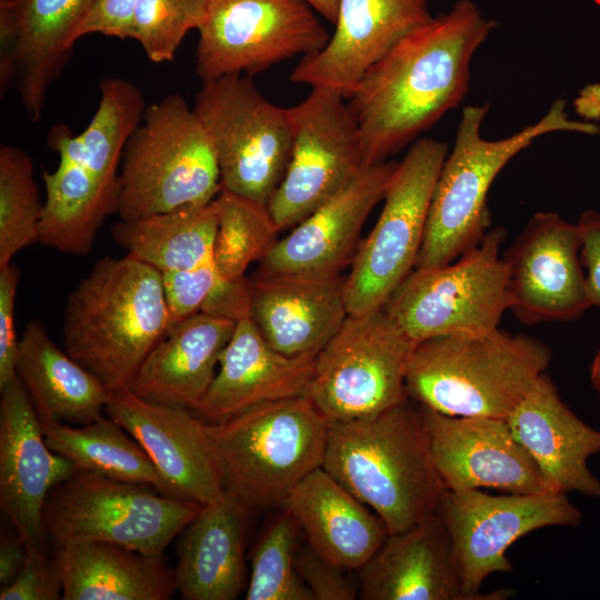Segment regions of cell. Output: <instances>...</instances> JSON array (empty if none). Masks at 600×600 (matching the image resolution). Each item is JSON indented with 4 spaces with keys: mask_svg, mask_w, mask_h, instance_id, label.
<instances>
[{
    "mask_svg": "<svg viewBox=\"0 0 600 600\" xmlns=\"http://www.w3.org/2000/svg\"><path fill=\"white\" fill-rule=\"evenodd\" d=\"M497 23L471 0L401 39L348 99L366 166L387 161L464 99L470 63Z\"/></svg>",
    "mask_w": 600,
    "mask_h": 600,
    "instance_id": "cell-1",
    "label": "cell"
},
{
    "mask_svg": "<svg viewBox=\"0 0 600 600\" xmlns=\"http://www.w3.org/2000/svg\"><path fill=\"white\" fill-rule=\"evenodd\" d=\"M99 89L98 108L83 131L73 136L57 126L48 134L59 162L42 174L38 243L76 257L90 253L102 223L117 213L123 149L147 107L127 79L104 78Z\"/></svg>",
    "mask_w": 600,
    "mask_h": 600,
    "instance_id": "cell-2",
    "label": "cell"
},
{
    "mask_svg": "<svg viewBox=\"0 0 600 600\" xmlns=\"http://www.w3.org/2000/svg\"><path fill=\"white\" fill-rule=\"evenodd\" d=\"M322 468L397 533L438 512L446 487L434 466L420 404L406 402L328 422Z\"/></svg>",
    "mask_w": 600,
    "mask_h": 600,
    "instance_id": "cell-3",
    "label": "cell"
},
{
    "mask_svg": "<svg viewBox=\"0 0 600 600\" xmlns=\"http://www.w3.org/2000/svg\"><path fill=\"white\" fill-rule=\"evenodd\" d=\"M171 327L162 276L133 259L104 257L69 293L64 350L109 390L131 388Z\"/></svg>",
    "mask_w": 600,
    "mask_h": 600,
    "instance_id": "cell-4",
    "label": "cell"
},
{
    "mask_svg": "<svg viewBox=\"0 0 600 600\" xmlns=\"http://www.w3.org/2000/svg\"><path fill=\"white\" fill-rule=\"evenodd\" d=\"M550 360L542 341L499 328L436 337L414 346L406 390L442 414L507 420Z\"/></svg>",
    "mask_w": 600,
    "mask_h": 600,
    "instance_id": "cell-5",
    "label": "cell"
},
{
    "mask_svg": "<svg viewBox=\"0 0 600 600\" xmlns=\"http://www.w3.org/2000/svg\"><path fill=\"white\" fill-rule=\"evenodd\" d=\"M203 428L224 493L249 511L283 506L322 467L328 421L309 397L260 403Z\"/></svg>",
    "mask_w": 600,
    "mask_h": 600,
    "instance_id": "cell-6",
    "label": "cell"
},
{
    "mask_svg": "<svg viewBox=\"0 0 600 600\" xmlns=\"http://www.w3.org/2000/svg\"><path fill=\"white\" fill-rule=\"evenodd\" d=\"M489 103L463 108L452 151L436 181L416 269L448 264L474 248L491 229L489 189L508 162L539 137L554 131L594 134L600 128L570 120L566 101L556 100L536 123L514 134L486 140L481 124Z\"/></svg>",
    "mask_w": 600,
    "mask_h": 600,
    "instance_id": "cell-7",
    "label": "cell"
},
{
    "mask_svg": "<svg viewBox=\"0 0 600 600\" xmlns=\"http://www.w3.org/2000/svg\"><path fill=\"white\" fill-rule=\"evenodd\" d=\"M220 191L213 144L186 99L171 93L147 106L123 149L120 220L206 206Z\"/></svg>",
    "mask_w": 600,
    "mask_h": 600,
    "instance_id": "cell-8",
    "label": "cell"
},
{
    "mask_svg": "<svg viewBox=\"0 0 600 600\" xmlns=\"http://www.w3.org/2000/svg\"><path fill=\"white\" fill-rule=\"evenodd\" d=\"M202 506L164 496L148 484L76 469L50 490L43 521L54 547L103 541L162 556Z\"/></svg>",
    "mask_w": 600,
    "mask_h": 600,
    "instance_id": "cell-9",
    "label": "cell"
},
{
    "mask_svg": "<svg viewBox=\"0 0 600 600\" xmlns=\"http://www.w3.org/2000/svg\"><path fill=\"white\" fill-rule=\"evenodd\" d=\"M504 237L503 228H492L454 261L414 269L383 308L416 343L499 328L511 306L508 268L500 253Z\"/></svg>",
    "mask_w": 600,
    "mask_h": 600,
    "instance_id": "cell-10",
    "label": "cell"
},
{
    "mask_svg": "<svg viewBox=\"0 0 600 600\" xmlns=\"http://www.w3.org/2000/svg\"><path fill=\"white\" fill-rule=\"evenodd\" d=\"M448 144L413 141L390 180L381 213L360 243L343 282L349 314L384 307L393 291L416 269L429 206Z\"/></svg>",
    "mask_w": 600,
    "mask_h": 600,
    "instance_id": "cell-11",
    "label": "cell"
},
{
    "mask_svg": "<svg viewBox=\"0 0 600 600\" xmlns=\"http://www.w3.org/2000/svg\"><path fill=\"white\" fill-rule=\"evenodd\" d=\"M417 343L382 307L348 314L316 357L308 397L328 422L372 416L406 402Z\"/></svg>",
    "mask_w": 600,
    "mask_h": 600,
    "instance_id": "cell-12",
    "label": "cell"
},
{
    "mask_svg": "<svg viewBox=\"0 0 600 600\" xmlns=\"http://www.w3.org/2000/svg\"><path fill=\"white\" fill-rule=\"evenodd\" d=\"M194 112L217 154L221 189L268 204L292 149L287 108L269 101L252 77L203 82Z\"/></svg>",
    "mask_w": 600,
    "mask_h": 600,
    "instance_id": "cell-13",
    "label": "cell"
},
{
    "mask_svg": "<svg viewBox=\"0 0 600 600\" xmlns=\"http://www.w3.org/2000/svg\"><path fill=\"white\" fill-rule=\"evenodd\" d=\"M346 100L334 90L314 87L287 108L291 156L267 204L279 232L304 220L366 167L359 124Z\"/></svg>",
    "mask_w": 600,
    "mask_h": 600,
    "instance_id": "cell-14",
    "label": "cell"
},
{
    "mask_svg": "<svg viewBox=\"0 0 600 600\" xmlns=\"http://www.w3.org/2000/svg\"><path fill=\"white\" fill-rule=\"evenodd\" d=\"M316 12L307 0H206L198 77L202 83L231 74L252 77L319 52L331 36Z\"/></svg>",
    "mask_w": 600,
    "mask_h": 600,
    "instance_id": "cell-15",
    "label": "cell"
},
{
    "mask_svg": "<svg viewBox=\"0 0 600 600\" xmlns=\"http://www.w3.org/2000/svg\"><path fill=\"white\" fill-rule=\"evenodd\" d=\"M450 537L462 590L469 600H504L509 590L481 593L484 579L510 572L508 548L544 527L578 526L579 509L564 492L492 496L481 489L446 490L438 509Z\"/></svg>",
    "mask_w": 600,
    "mask_h": 600,
    "instance_id": "cell-16",
    "label": "cell"
},
{
    "mask_svg": "<svg viewBox=\"0 0 600 600\" xmlns=\"http://www.w3.org/2000/svg\"><path fill=\"white\" fill-rule=\"evenodd\" d=\"M580 251L578 223L554 212H537L528 220L502 254L510 310L519 321H566L592 307Z\"/></svg>",
    "mask_w": 600,
    "mask_h": 600,
    "instance_id": "cell-17",
    "label": "cell"
},
{
    "mask_svg": "<svg viewBox=\"0 0 600 600\" xmlns=\"http://www.w3.org/2000/svg\"><path fill=\"white\" fill-rule=\"evenodd\" d=\"M420 408L432 459L447 490L492 488L518 494L552 491L507 420L454 417Z\"/></svg>",
    "mask_w": 600,
    "mask_h": 600,
    "instance_id": "cell-18",
    "label": "cell"
},
{
    "mask_svg": "<svg viewBox=\"0 0 600 600\" xmlns=\"http://www.w3.org/2000/svg\"><path fill=\"white\" fill-rule=\"evenodd\" d=\"M394 161L366 166L339 193L279 239L259 261L258 278H331L352 260L362 227L383 200Z\"/></svg>",
    "mask_w": 600,
    "mask_h": 600,
    "instance_id": "cell-19",
    "label": "cell"
},
{
    "mask_svg": "<svg viewBox=\"0 0 600 600\" xmlns=\"http://www.w3.org/2000/svg\"><path fill=\"white\" fill-rule=\"evenodd\" d=\"M0 391V509L28 551L47 549L46 500L76 468L47 444L18 376Z\"/></svg>",
    "mask_w": 600,
    "mask_h": 600,
    "instance_id": "cell-20",
    "label": "cell"
},
{
    "mask_svg": "<svg viewBox=\"0 0 600 600\" xmlns=\"http://www.w3.org/2000/svg\"><path fill=\"white\" fill-rule=\"evenodd\" d=\"M432 18L428 0H339L327 46L301 58L290 80L349 99L371 66Z\"/></svg>",
    "mask_w": 600,
    "mask_h": 600,
    "instance_id": "cell-21",
    "label": "cell"
},
{
    "mask_svg": "<svg viewBox=\"0 0 600 600\" xmlns=\"http://www.w3.org/2000/svg\"><path fill=\"white\" fill-rule=\"evenodd\" d=\"M104 411L138 441L181 499L204 506L224 496L203 421L189 409L123 388L109 390Z\"/></svg>",
    "mask_w": 600,
    "mask_h": 600,
    "instance_id": "cell-22",
    "label": "cell"
},
{
    "mask_svg": "<svg viewBox=\"0 0 600 600\" xmlns=\"http://www.w3.org/2000/svg\"><path fill=\"white\" fill-rule=\"evenodd\" d=\"M314 364L316 357H288L274 350L246 317L237 321L218 371L193 411L213 423L260 403L308 397Z\"/></svg>",
    "mask_w": 600,
    "mask_h": 600,
    "instance_id": "cell-23",
    "label": "cell"
},
{
    "mask_svg": "<svg viewBox=\"0 0 600 600\" xmlns=\"http://www.w3.org/2000/svg\"><path fill=\"white\" fill-rule=\"evenodd\" d=\"M552 491L600 497V481L588 468L600 452V431L580 420L561 400L544 372L507 418Z\"/></svg>",
    "mask_w": 600,
    "mask_h": 600,
    "instance_id": "cell-24",
    "label": "cell"
},
{
    "mask_svg": "<svg viewBox=\"0 0 600 600\" xmlns=\"http://www.w3.org/2000/svg\"><path fill=\"white\" fill-rule=\"evenodd\" d=\"M250 281L249 319L284 356L317 357L349 314L340 276Z\"/></svg>",
    "mask_w": 600,
    "mask_h": 600,
    "instance_id": "cell-25",
    "label": "cell"
},
{
    "mask_svg": "<svg viewBox=\"0 0 600 600\" xmlns=\"http://www.w3.org/2000/svg\"><path fill=\"white\" fill-rule=\"evenodd\" d=\"M358 573L362 600H469L438 512L389 533Z\"/></svg>",
    "mask_w": 600,
    "mask_h": 600,
    "instance_id": "cell-26",
    "label": "cell"
},
{
    "mask_svg": "<svg viewBox=\"0 0 600 600\" xmlns=\"http://www.w3.org/2000/svg\"><path fill=\"white\" fill-rule=\"evenodd\" d=\"M282 507L314 552L349 571H358L389 536L382 519L322 467L303 478Z\"/></svg>",
    "mask_w": 600,
    "mask_h": 600,
    "instance_id": "cell-27",
    "label": "cell"
},
{
    "mask_svg": "<svg viewBox=\"0 0 600 600\" xmlns=\"http://www.w3.org/2000/svg\"><path fill=\"white\" fill-rule=\"evenodd\" d=\"M236 323L197 312L172 324L143 361L130 389L144 400L193 410L217 373Z\"/></svg>",
    "mask_w": 600,
    "mask_h": 600,
    "instance_id": "cell-28",
    "label": "cell"
},
{
    "mask_svg": "<svg viewBox=\"0 0 600 600\" xmlns=\"http://www.w3.org/2000/svg\"><path fill=\"white\" fill-rule=\"evenodd\" d=\"M250 511L231 496L202 506L183 529L174 569L186 600H234L247 580L244 539Z\"/></svg>",
    "mask_w": 600,
    "mask_h": 600,
    "instance_id": "cell-29",
    "label": "cell"
},
{
    "mask_svg": "<svg viewBox=\"0 0 600 600\" xmlns=\"http://www.w3.org/2000/svg\"><path fill=\"white\" fill-rule=\"evenodd\" d=\"M63 600H168L174 569L152 556L103 541L54 547Z\"/></svg>",
    "mask_w": 600,
    "mask_h": 600,
    "instance_id": "cell-30",
    "label": "cell"
},
{
    "mask_svg": "<svg viewBox=\"0 0 600 600\" xmlns=\"http://www.w3.org/2000/svg\"><path fill=\"white\" fill-rule=\"evenodd\" d=\"M17 376L41 424H87L103 417L109 389L61 350L38 319L26 324L19 340Z\"/></svg>",
    "mask_w": 600,
    "mask_h": 600,
    "instance_id": "cell-31",
    "label": "cell"
},
{
    "mask_svg": "<svg viewBox=\"0 0 600 600\" xmlns=\"http://www.w3.org/2000/svg\"><path fill=\"white\" fill-rule=\"evenodd\" d=\"M94 0H0L18 30L16 88L32 122L41 119L50 87L74 47V33Z\"/></svg>",
    "mask_w": 600,
    "mask_h": 600,
    "instance_id": "cell-32",
    "label": "cell"
},
{
    "mask_svg": "<svg viewBox=\"0 0 600 600\" xmlns=\"http://www.w3.org/2000/svg\"><path fill=\"white\" fill-rule=\"evenodd\" d=\"M217 217L212 202L134 220L112 228L127 256L160 272L187 270L213 261Z\"/></svg>",
    "mask_w": 600,
    "mask_h": 600,
    "instance_id": "cell-33",
    "label": "cell"
},
{
    "mask_svg": "<svg viewBox=\"0 0 600 600\" xmlns=\"http://www.w3.org/2000/svg\"><path fill=\"white\" fill-rule=\"evenodd\" d=\"M41 426L50 449L76 469L148 484L164 496L181 499L138 441L112 418L101 417L78 428L61 422Z\"/></svg>",
    "mask_w": 600,
    "mask_h": 600,
    "instance_id": "cell-34",
    "label": "cell"
},
{
    "mask_svg": "<svg viewBox=\"0 0 600 600\" xmlns=\"http://www.w3.org/2000/svg\"><path fill=\"white\" fill-rule=\"evenodd\" d=\"M212 206L217 217L216 270L223 281H243L249 266L277 243L279 230L266 203L221 189Z\"/></svg>",
    "mask_w": 600,
    "mask_h": 600,
    "instance_id": "cell-35",
    "label": "cell"
},
{
    "mask_svg": "<svg viewBox=\"0 0 600 600\" xmlns=\"http://www.w3.org/2000/svg\"><path fill=\"white\" fill-rule=\"evenodd\" d=\"M43 202L31 157L22 149L0 147V269L22 249L38 242Z\"/></svg>",
    "mask_w": 600,
    "mask_h": 600,
    "instance_id": "cell-36",
    "label": "cell"
},
{
    "mask_svg": "<svg viewBox=\"0 0 600 600\" xmlns=\"http://www.w3.org/2000/svg\"><path fill=\"white\" fill-rule=\"evenodd\" d=\"M298 526L284 509L257 543L247 600H313L296 569Z\"/></svg>",
    "mask_w": 600,
    "mask_h": 600,
    "instance_id": "cell-37",
    "label": "cell"
},
{
    "mask_svg": "<svg viewBox=\"0 0 600 600\" xmlns=\"http://www.w3.org/2000/svg\"><path fill=\"white\" fill-rule=\"evenodd\" d=\"M206 17V0H138L133 39L149 60L169 62L192 29H199Z\"/></svg>",
    "mask_w": 600,
    "mask_h": 600,
    "instance_id": "cell-38",
    "label": "cell"
},
{
    "mask_svg": "<svg viewBox=\"0 0 600 600\" xmlns=\"http://www.w3.org/2000/svg\"><path fill=\"white\" fill-rule=\"evenodd\" d=\"M161 276L171 326L200 312L220 281L213 261Z\"/></svg>",
    "mask_w": 600,
    "mask_h": 600,
    "instance_id": "cell-39",
    "label": "cell"
},
{
    "mask_svg": "<svg viewBox=\"0 0 600 600\" xmlns=\"http://www.w3.org/2000/svg\"><path fill=\"white\" fill-rule=\"evenodd\" d=\"M296 569L313 600H354L359 581L346 570L314 552L309 546L296 553Z\"/></svg>",
    "mask_w": 600,
    "mask_h": 600,
    "instance_id": "cell-40",
    "label": "cell"
},
{
    "mask_svg": "<svg viewBox=\"0 0 600 600\" xmlns=\"http://www.w3.org/2000/svg\"><path fill=\"white\" fill-rule=\"evenodd\" d=\"M58 599H62V582L54 556L47 549L29 551L18 577L0 590V600Z\"/></svg>",
    "mask_w": 600,
    "mask_h": 600,
    "instance_id": "cell-41",
    "label": "cell"
},
{
    "mask_svg": "<svg viewBox=\"0 0 600 600\" xmlns=\"http://www.w3.org/2000/svg\"><path fill=\"white\" fill-rule=\"evenodd\" d=\"M21 277L13 262L0 269V390L17 377L19 340L16 331V297Z\"/></svg>",
    "mask_w": 600,
    "mask_h": 600,
    "instance_id": "cell-42",
    "label": "cell"
},
{
    "mask_svg": "<svg viewBox=\"0 0 600 600\" xmlns=\"http://www.w3.org/2000/svg\"><path fill=\"white\" fill-rule=\"evenodd\" d=\"M137 2L138 0H94L74 33V42L91 33H100L121 40L133 39Z\"/></svg>",
    "mask_w": 600,
    "mask_h": 600,
    "instance_id": "cell-43",
    "label": "cell"
},
{
    "mask_svg": "<svg viewBox=\"0 0 600 600\" xmlns=\"http://www.w3.org/2000/svg\"><path fill=\"white\" fill-rule=\"evenodd\" d=\"M578 227L581 234V262L587 269V286L592 306L600 308V212L586 210Z\"/></svg>",
    "mask_w": 600,
    "mask_h": 600,
    "instance_id": "cell-44",
    "label": "cell"
},
{
    "mask_svg": "<svg viewBox=\"0 0 600 600\" xmlns=\"http://www.w3.org/2000/svg\"><path fill=\"white\" fill-rule=\"evenodd\" d=\"M28 547L19 533L2 532L0 538V587L9 586L22 570L27 558Z\"/></svg>",
    "mask_w": 600,
    "mask_h": 600,
    "instance_id": "cell-45",
    "label": "cell"
},
{
    "mask_svg": "<svg viewBox=\"0 0 600 600\" xmlns=\"http://www.w3.org/2000/svg\"><path fill=\"white\" fill-rule=\"evenodd\" d=\"M312 8L330 23H334L339 0H307Z\"/></svg>",
    "mask_w": 600,
    "mask_h": 600,
    "instance_id": "cell-46",
    "label": "cell"
},
{
    "mask_svg": "<svg viewBox=\"0 0 600 600\" xmlns=\"http://www.w3.org/2000/svg\"><path fill=\"white\" fill-rule=\"evenodd\" d=\"M591 381L600 396V350L594 357V360L591 366Z\"/></svg>",
    "mask_w": 600,
    "mask_h": 600,
    "instance_id": "cell-47",
    "label": "cell"
}]
</instances>
